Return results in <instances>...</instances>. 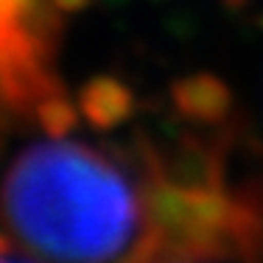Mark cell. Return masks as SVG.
<instances>
[{"mask_svg":"<svg viewBox=\"0 0 263 263\" xmlns=\"http://www.w3.org/2000/svg\"><path fill=\"white\" fill-rule=\"evenodd\" d=\"M0 216L28 258H157L152 185H135L118 162L73 140H42L11 162Z\"/></svg>","mask_w":263,"mask_h":263,"instance_id":"cell-1","label":"cell"},{"mask_svg":"<svg viewBox=\"0 0 263 263\" xmlns=\"http://www.w3.org/2000/svg\"><path fill=\"white\" fill-rule=\"evenodd\" d=\"M48 0H0V106L36 115L45 129H70L73 106L51 76Z\"/></svg>","mask_w":263,"mask_h":263,"instance_id":"cell-2","label":"cell"},{"mask_svg":"<svg viewBox=\"0 0 263 263\" xmlns=\"http://www.w3.org/2000/svg\"><path fill=\"white\" fill-rule=\"evenodd\" d=\"M84 112L92 118L96 123H115L121 121L129 112V92L121 84H112V81H98L87 90L84 96Z\"/></svg>","mask_w":263,"mask_h":263,"instance_id":"cell-3","label":"cell"},{"mask_svg":"<svg viewBox=\"0 0 263 263\" xmlns=\"http://www.w3.org/2000/svg\"><path fill=\"white\" fill-rule=\"evenodd\" d=\"M0 258H28V252L23 247H14L6 238H0Z\"/></svg>","mask_w":263,"mask_h":263,"instance_id":"cell-4","label":"cell"}]
</instances>
